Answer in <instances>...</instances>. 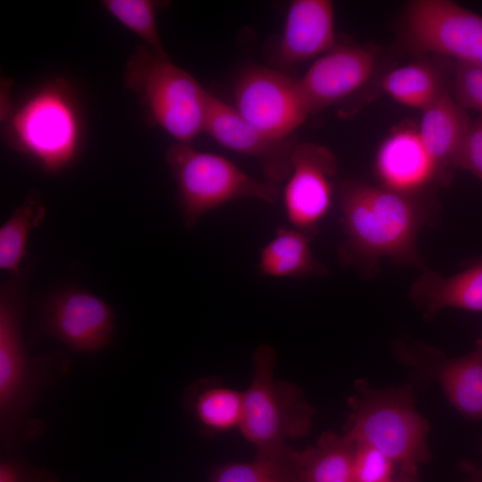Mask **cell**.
Instances as JSON below:
<instances>
[{
    "instance_id": "1",
    "label": "cell",
    "mask_w": 482,
    "mask_h": 482,
    "mask_svg": "<svg viewBox=\"0 0 482 482\" xmlns=\"http://www.w3.org/2000/svg\"><path fill=\"white\" fill-rule=\"evenodd\" d=\"M31 266L2 282L0 287V434L4 450L14 451L44 433L32 418L40 393L60 380L71 360L64 352L30 357L22 337V320Z\"/></svg>"
},
{
    "instance_id": "2",
    "label": "cell",
    "mask_w": 482,
    "mask_h": 482,
    "mask_svg": "<svg viewBox=\"0 0 482 482\" xmlns=\"http://www.w3.org/2000/svg\"><path fill=\"white\" fill-rule=\"evenodd\" d=\"M419 197L364 182L343 184L339 192L345 236L339 248L342 261L363 273L376 270L385 257L421 266L417 235L432 218Z\"/></svg>"
},
{
    "instance_id": "3",
    "label": "cell",
    "mask_w": 482,
    "mask_h": 482,
    "mask_svg": "<svg viewBox=\"0 0 482 482\" xmlns=\"http://www.w3.org/2000/svg\"><path fill=\"white\" fill-rule=\"evenodd\" d=\"M348 400L351 416L344 434L348 440L368 444L390 458L398 470H418L428 461V421L414 405L413 390L403 385L374 389L357 385Z\"/></svg>"
},
{
    "instance_id": "4",
    "label": "cell",
    "mask_w": 482,
    "mask_h": 482,
    "mask_svg": "<svg viewBox=\"0 0 482 482\" xmlns=\"http://www.w3.org/2000/svg\"><path fill=\"white\" fill-rule=\"evenodd\" d=\"M4 137L15 151L47 172H58L77 157L82 123L75 98L62 79L47 82L10 111Z\"/></svg>"
},
{
    "instance_id": "5",
    "label": "cell",
    "mask_w": 482,
    "mask_h": 482,
    "mask_svg": "<svg viewBox=\"0 0 482 482\" xmlns=\"http://www.w3.org/2000/svg\"><path fill=\"white\" fill-rule=\"evenodd\" d=\"M125 87L151 120L178 143L190 144L204 132L210 92L182 68L145 46L129 58Z\"/></svg>"
},
{
    "instance_id": "6",
    "label": "cell",
    "mask_w": 482,
    "mask_h": 482,
    "mask_svg": "<svg viewBox=\"0 0 482 482\" xmlns=\"http://www.w3.org/2000/svg\"><path fill=\"white\" fill-rule=\"evenodd\" d=\"M275 350L261 345L253 355V377L244 394L239 429L256 449V456H270L287 447V439L305 436L312 428L314 410L295 385L275 380Z\"/></svg>"
},
{
    "instance_id": "7",
    "label": "cell",
    "mask_w": 482,
    "mask_h": 482,
    "mask_svg": "<svg viewBox=\"0 0 482 482\" xmlns=\"http://www.w3.org/2000/svg\"><path fill=\"white\" fill-rule=\"evenodd\" d=\"M165 158L177 183L182 220L188 229L229 202L255 198L273 204L279 195L278 184L256 180L228 158L196 150L190 144L176 142Z\"/></svg>"
},
{
    "instance_id": "8",
    "label": "cell",
    "mask_w": 482,
    "mask_h": 482,
    "mask_svg": "<svg viewBox=\"0 0 482 482\" xmlns=\"http://www.w3.org/2000/svg\"><path fill=\"white\" fill-rule=\"evenodd\" d=\"M234 102L246 121L278 139L291 137L310 115L296 80L281 71L256 64L237 76Z\"/></svg>"
},
{
    "instance_id": "9",
    "label": "cell",
    "mask_w": 482,
    "mask_h": 482,
    "mask_svg": "<svg viewBox=\"0 0 482 482\" xmlns=\"http://www.w3.org/2000/svg\"><path fill=\"white\" fill-rule=\"evenodd\" d=\"M405 27L409 42L422 52L477 62L482 51V16L453 1H413Z\"/></svg>"
},
{
    "instance_id": "10",
    "label": "cell",
    "mask_w": 482,
    "mask_h": 482,
    "mask_svg": "<svg viewBox=\"0 0 482 482\" xmlns=\"http://www.w3.org/2000/svg\"><path fill=\"white\" fill-rule=\"evenodd\" d=\"M337 161L326 146L296 143L283 191V203L289 223L313 237L332 204L333 178Z\"/></svg>"
},
{
    "instance_id": "11",
    "label": "cell",
    "mask_w": 482,
    "mask_h": 482,
    "mask_svg": "<svg viewBox=\"0 0 482 482\" xmlns=\"http://www.w3.org/2000/svg\"><path fill=\"white\" fill-rule=\"evenodd\" d=\"M42 319L47 334L77 353L97 352L110 343L114 330L112 307L75 287L50 295L43 304Z\"/></svg>"
},
{
    "instance_id": "12",
    "label": "cell",
    "mask_w": 482,
    "mask_h": 482,
    "mask_svg": "<svg viewBox=\"0 0 482 482\" xmlns=\"http://www.w3.org/2000/svg\"><path fill=\"white\" fill-rule=\"evenodd\" d=\"M375 54L366 46L335 45L297 82L309 114L320 112L361 88L374 69Z\"/></svg>"
},
{
    "instance_id": "13",
    "label": "cell",
    "mask_w": 482,
    "mask_h": 482,
    "mask_svg": "<svg viewBox=\"0 0 482 482\" xmlns=\"http://www.w3.org/2000/svg\"><path fill=\"white\" fill-rule=\"evenodd\" d=\"M204 132L227 149L260 162L268 181L278 184L288 177L296 143L292 137L278 139L262 133L234 108L209 95Z\"/></svg>"
},
{
    "instance_id": "14",
    "label": "cell",
    "mask_w": 482,
    "mask_h": 482,
    "mask_svg": "<svg viewBox=\"0 0 482 482\" xmlns=\"http://www.w3.org/2000/svg\"><path fill=\"white\" fill-rule=\"evenodd\" d=\"M336 45L334 5L328 0L290 3L276 44V62L292 67L320 56Z\"/></svg>"
},
{
    "instance_id": "15",
    "label": "cell",
    "mask_w": 482,
    "mask_h": 482,
    "mask_svg": "<svg viewBox=\"0 0 482 482\" xmlns=\"http://www.w3.org/2000/svg\"><path fill=\"white\" fill-rule=\"evenodd\" d=\"M375 169L382 187L413 196H420L441 175L418 130L411 129H398L383 141L376 154Z\"/></svg>"
},
{
    "instance_id": "16",
    "label": "cell",
    "mask_w": 482,
    "mask_h": 482,
    "mask_svg": "<svg viewBox=\"0 0 482 482\" xmlns=\"http://www.w3.org/2000/svg\"><path fill=\"white\" fill-rule=\"evenodd\" d=\"M410 295L427 318L445 308L482 312V257L450 277L426 270L412 283Z\"/></svg>"
},
{
    "instance_id": "17",
    "label": "cell",
    "mask_w": 482,
    "mask_h": 482,
    "mask_svg": "<svg viewBox=\"0 0 482 482\" xmlns=\"http://www.w3.org/2000/svg\"><path fill=\"white\" fill-rule=\"evenodd\" d=\"M422 112L418 132L442 174L453 168L455 155L472 120L447 90Z\"/></svg>"
},
{
    "instance_id": "18",
    "label": "cell",
    "mask_w": 482,
    "mask_h": 482,
    "mask_svg": "<svg viewBox=\"0 0 482 482\" xmlns=\"http://www.w3.org/2000/svg\"><path fill=\"white\" fill-rule=\"evenodd\" d=\"M355 443L326 431L316 444L294 450L290 482H353Z\"/></svg>"
},
{
    "instance_id": "19",
    "label": "cell",
    "mask_w": 482,
    "mask_h": 482,
    "mask_svg": "<svg viewBox=\"0 0 482 482\" xmlns=\"http://www.w3.org/2000/svg\"><path fill=\"white\" fill-rule=\"evenodd\" d=\"M184 406L204 432H225L240 428L244 394L217 379L202 378L186 390Z\"/></svg>"
},
{
    "instance_id": "20",
    "label": "cell",
    "mask_w": 482,
    "mask_h": 482,
    "mask_svg": "<svg viewBox=\"0 0 482 482\" xmlns=\"http://www.w3.org/2000/svg\"><path fill=\"white\" fill-rule=\"evenodd\" d=\"M312 237L296 229L279 228L262 250L258 269L261 274L275 278L325 276L327 268L312 254Z\"/></svg>"
},
{
    "instance_id": "21",
    "label": "cell",
    "mask_w": 482,
    "mask_h": 482,
    "mask_svg": "<svg viewBox=\"0 0 482 482\" xmlns=\"http://www.w3.org/2000/svg\"><path fill=\"white\" fill-rule=\"evenodd\" d=\"M437 378L451 403L462 415L482 420V350L439 366Z\"/></svg>"
},
{
    "instance_id": "22",
    "label": "cell",
    "mask_w": 482,
    "mask_h": 482,
    "mask_svg": "<svg viewBox=\"0 0 482 482\" xmlns=\"http://www.w3.org/2000/svg\"><path fill=\"white\" fill-rule=\"evenodd\" d=\"M381 87L396 102L422 112L445 91L434 69L419 62L392 70L383 78Z\"/></svg>"
},
{
    "instance_id": "23",
    "label": "cell",
    "mask_w": 482,
    "mask_h": 482,
    "mask_svg": "<svg viewBox=\"0 0 482 482\" xmlns=\"http://www.w3.org/2000/svg\"><path fill=\"white\" fill-rule=\"evenodd\" d=\"M46 208L39 198L29 196L19 205L0 228V269L11 274L18 272L27 255V241L33 229L46 216Z\"/></svg>"
},
{
    "instance_id": "24",
    "label": "cell",
    "mask_w": 482,
    "mask_h": 482,
    "mask_svg": "<svg viewBox=\"0 0 482 482\" xmlns=\"http://www.w3.org/2000/svg\"><path fill=\"white\" fill-rule=\"evenodd\" d=\"M293 448L287 446L280 453L255 456L252 462H231L220 466L210 482H290Z\"/></svg>"
},
{
    "instance_id": "25",
    "label": "cell",
    "mask_w": 482,
    "mask_h": 482,
    "mask_svg": "<svg viewBox=\"0 0 482 482\" xmlns=\"http://www.w3.org/2000/svg\"><path fill=\"white\" fill-rule=\"evenodd\" d=\"M106 11L156 53L168 55L156 23L159 4L151 0H104Z\"/></svg>"
},
{
    "instance_id": "26",
    "label": "cell",
    "mask_w": 482,
    "mask_h": 482,
    "mask_svg": "<svg viewBox=\"0 0 482 482\" xmlns=\"http://www.w3.org/2000/svg\"><path fill=\"white\" fill-rule=\"evenodd\" d=\"M355 445L353 482H390L397 469L395 462L368 444Z\"/></svg>"
},
{
    "instance_id": "27",
    "label": "cell",
    "mask_w": 482,
    "mask_h": 482,
    "mask_svg": "<svg viewBox=\"0 0 482 482\" xmlns=\"http://www.w3.org/2000/svg\"><path fill=\"white\" fill-rule=\"evenodd\" d=\"M453 95L454 100L463 109H472L482 115V65L470 62H456Z\"/></svg>"
},
{
    "instance_id": "28",
    "label": "cell",
    "mask_w": 482,
    "mask_h": 482,
    "mask_svg": "<svg viewBox=\"0 0 482 482\" xmlns=\"http://www.w3.org/2000/svg\"><path fill=\"white\" fill-rule=\"evenodd\" d=\"M453 168L467 170L482 180V115L471 121Z\"/></svg>"
},
{
    "instance_id": "29",
    "label": "cell",
    "mask_w": 482,
    "mask_h": 482,
    "mask_svg": "<svg viewBox=\"0 0 482 482\" xmlns=\"http://www.w3.org/2000/svg\"><path fill=\"white\" fill-rule=\"evenodd\" d=\"M0 482H61L59 477L45 467H37L19 457H2Z\"/></svg>"
},
{
    "instance_id": "30",
    "label": "cell",
    "mask_w": 482,
    "mask_h": 482,
    "mask_svg": "<svg viewBox=\"0 0 482 482\" xmlns=\"http://www.w3.org/2000/svg\"><path fill=\"white\" fill-rule=\"evenodd\" d=\"M390 482H420L418 470H398Z\"/></svg>"
},
{
    "instance_id": "31",
    "label": "cell",
    "mask_w": 482,
    "mask_h": 482,
    "mask_svg": "<svg viewBox=\"0 0 482 482\" xmlns=\"http://www.w3.org/2000/svg\"><path fill=\"white\" fill-rule=\"evenodd\" d=\"M477 63H479L480 65H482V51H481V53H480V55H479V57H478V59Z\"/></svg>"
},
{
    "instance_id": "32",
    "label": "cell",
    "mask_w": 482,
    "mask_h": 482,
    "mask_svg": "<svg viewBox=\"0 0 482 482\" xmlns=\"http://www.w3.org/2000/svg\"><path fill=\"white\" fill-rule=\"evenodd\" d=\"M478 346H479V347L481 348V350H482V341L479 342Z\"/></svg>"
}]
</instances>
